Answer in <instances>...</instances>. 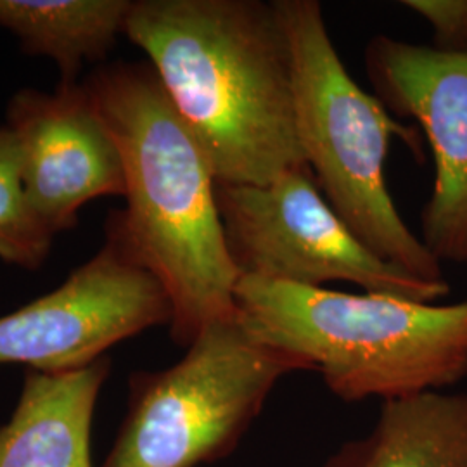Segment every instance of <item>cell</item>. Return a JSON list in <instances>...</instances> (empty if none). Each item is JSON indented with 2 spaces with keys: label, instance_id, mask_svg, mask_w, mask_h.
<instances>
[{
  "label": "cell",
  "instance_id": "obj_2",
  "mask_svg": "<svg viewBox=\"0 0 467 467\" xmlns=\"http://www.w3.org/2000/svg\"><path fill=\"white\" fill-rule=\"evenodd\" d=\"M85 88L117 142L127 208L108 223L171 301V339L189 347L235 317L234 265L220 218L217 177L150 63L98 69Z\"/></svg>",
  "mask_w": 467,
  "mask_h": 467
},
{
  "label": "cell",
  "instance_id": "obj_3",
  "mask_svg": "<svg viewBox=\"0 0 467 467\" xmlns=\"http://www.w3.org/2000/svg\"><path fill=\"white\" fill-rule=\"evenodd\" d=\"M235 316L316 370L337 399L397 400L467 376V300L436 305L241 275Z\"/></svg>",
  "mask_w": 467,
  "mask_h": 467
},
{
  "label": "cell",
  "instance_id": "obj_11",
  "mask_svg": "<svg viewBox=\"0 0 467 467\" xmlns=\"http://www.w3.org/2000/svg\"><path fill=\"white\" fill-rule=\"evenodd\" d=\"M324 467H467V391L383 401L372 430Z\"/></svg>",
  "mask_w": 467,
  "mask_h": 467
},
{
  "label": "cell",
  "instance_id": "obj_4",
  "mask_svg": "<svg viewBox=\"0 0 467 467\" xmlns=\"http://www.w3.org/2000/svg\"><path fill=\"white\" fill-rule=\"evenodd\" d=\"M293 54L296 130L324 198L368 250L403 272L447 283L441 262L403 222L384 163L397 137L422 160L419 130L353 80L317 0H275Z\"/></svg>",
  "mask_w": 467,
  "mask_h": 467
},
{
  "label": "cell",
  "instance_id": "obj_12",
  "mask_svg": "<svg viewBox=\"0 0 467 467\" xmlns=\"http://www.w3.org/2000/svg\"><path fill=\"white\" fill-rule=\"evenodd\" d=\"M130 0H0V28L28 54L52 59L61 84H77L85 63L106 57L123 35Z\"/></svg>",
  "mask_w": 467,
  "mask_h": 467
},
{
  "label": "cell",
  "instance_id": "obj_7",
  "mask_svg": "<svg viewBox=\"0 0 467 467\" xmlns=\"http://www.w3.org/2000/svg\"><path fill=\"white\" fill-rule=\"evenodd\" d=\"M165 287L106 225V243L46 296L0 317V364L57 374L84 368L119 341L171 324Z\"/></svg>",
  "mask_w": 467,
  "mask_h": 467
},
{
  "label": "cell",
  "instance_id": "obj_6",
  "mask_svg": "<svg viewBox=\"0 0 467 467\" xmlns=\"http://www.w3.org/2000/svg\"><path fill=\"white\" fill-rule=\"evenodd\" d=\"M218 210L241 275L306 287L351 283L366 293L434 303L449 283H428L381 260L324 198L306 163L267 184H217Z\"/></svg>",
  "mask_w": 467,
  "mask_h": 467
},
{
  "label": "cell",
  "instance_id": "obj_10",
  "mask_svg": "<svg viewBox=\"0 0 467 467\" xmlns=\"http://www.w3.org/2000/svg\"><path fill=\"white\" fill-rule=\"evenodd\" d=\"M109 357L84 368L26 370L11 419L0 426V467H92L90 428Z\"/></svg>",
  "mask_w": 467,
  "mask_h": 467
},
{
  "label": "cell",
  "instance_id": "obj_13",
  "mask_svg": "<svg viewBox=\"0 0 467 467\" xmlns=\"http://www.w3.org/2000/svg\"><path fill=\"white\" fill-rule=\"evenodd\" d=\"M54 237L30 206L16 139L4 125L0 127V260L36 270L47 260Z\"/></svg>",
  "mask_w": 467,
  "mask_h": 467
},
{
  "label": "cell",
  "instance_id": "obj_9",
  "mask_svg": "<svg viewBox=\"0 0 467 467\" xmlns=\"http://www.w3.org/2000/svg\"><path fill=\"white\" fill-rule=\"evenodd\" d=\"M5 127L16 139L30 206L54 235L75 229L87 202L125 194L117 142L84 84L19 90Z\"/></svg>",
  "mask_w": 467,
  "mask_h": 467
},
{
  "label": "cell",
  "instance_id": "obj_1",
  "mask_svg": "<svg viewBox=\"0 0 467 467\" xmlns=\"http://www.w3.org/2000/svg\"><path fill=\"white\" fill-rule=\"evenodd\" d=\"M123 35L150 57L217 184H267L306 163L275 0H135Z\"/></svg>",
  "mask_w": 467,
  "mask_h": 467
},
{
  "label": "cell",
  "instance_id": "obj_5",
  "mask_svg": "<svg viewBox=\"0 0 467 467\" xmlns=\"http://www.w3.org/2000/svg\"><path fill=\"white\" fill-rule=\"evenodd\" d=\"M300 358L251 336L237 316L187 347L181 362L130 378L129 410L100 467H200L223 459Z\"/></svg>",
  "mask_w": 467,
  "mask_h": 467
},
{
  "label": "cell",
  "instance_id": "obj_14",
  "mask_svg": "<svg viewBox=\"0 0 467 467\" xmlns=\"http://www.w3.org/2000/svg\"><path fill=\"white\" fill-rule=\"evenodd\" d=\"M401 5L431 26L433 47L467 52V0H403Z\"/></svg>",
  "mask_w": 467,
  "mask_h": 467
},
{
  "label": "cell",
  "instance_id": "obj_8",
  "mask_svg": "<svg viewBox=\"0 0 467 467\" xmlns=\"http://www.w3.org/2000/svg\"><path fill=\"white\" fill-rule=\"evenodd\" d=\"M364 61L374 96L393 117L416 119L433 152L424 246L441 264H467V52L374 35Z\"/></svg>",
  "mask_w": 467,
  "mask_h": 467
}]
</instances>
